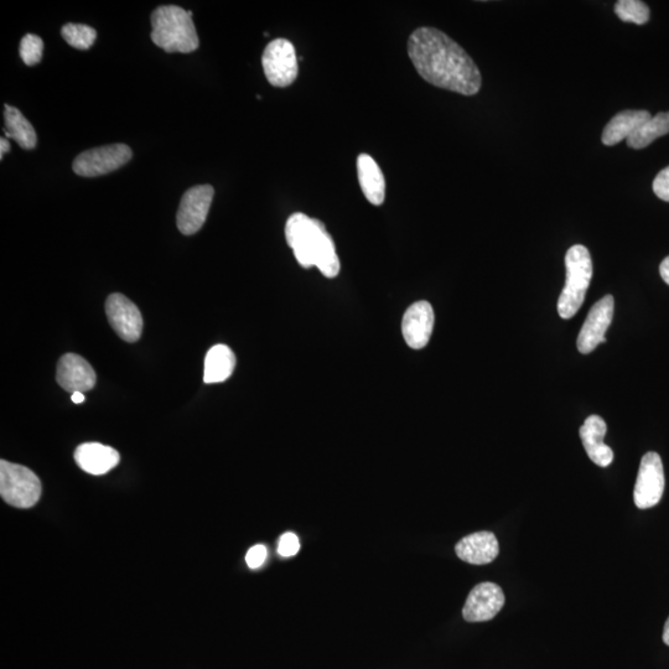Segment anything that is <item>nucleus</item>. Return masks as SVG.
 <instances>
[{
  "label": "nucleus",
  "mask_w": 669,
  "mask_h": 669,
  "mask_svg": "<svg viewBox=\"0 0 669 669\" xmlns=\"http://www.w3.org/2000/svg\"><path fill=\"white\" fill-rule=\"evenodd\" d=\"M357 176L363 195L372 205L381 206L386 200V179L376 160L362 153L357 158Z\"/></svg>",
  "instance_id": "nucleus-18"
},
{
  "label": "nucleus",
  "mask_w": 669,
  "mask_h": 669,
  "mask_svg": "<svg viewBox=\"0 0 669 669\" xmlns=\"http://www.w3.org/2000/svg\"><path fill=\"white\" fill-rule=\"evenodd\" d=\"M41 491L39 477L25 466L0 461V495L8 505L30 508L38 503Z\"/></svg>",
  "instance_id": "nucleus-5"
},
{
  "label": "nucleus",
  "mask_w": 669,
  "mask_h": 669,
  "mask_svg": "<svg viewBox=\"0 0 669 669\" xmlns=\"http://www.w3.org/2000/svg\"><path fill=\"white\" fill-rule=\"evenodd\" d=\"M61 35L67 44L79 50L90 49L97 39V31L84 24H66Z\"/></svg>",
  "instance_id": "nucleus-23"
},
{
  "label": "nucleus",
  "mask_w": 669,
  "mask_h": 669,
  "mask_svg": "<svg viewBox=\"0 0 669 669\" xmlns=\"http://www.w3.org/2000/svg\"><path fill=\"white\" fill-rule=\"evenodd\" d=\"M506 598L495 583H481L470 591L463 609V616L469 622L490 621L505 606Z\"/></svg>",
  "instance_id": "nucleus-12"
},
{
  "label": "nucleus",
  "mask_w": 669,
  "mask_h": 669,
  "mask_svg": "<svg viewBox=\"0 0 669 669\" xmlns=\"http://www.w3.org/2000/svg\"><path fill=\"white\" fill-rule=\"evenodd\" d=\"M152 40L167 53L189 54L199 48L193 17L178 5H163L152 14Z\"/></svg>",
  "instance_id": "nucleus-3"
},
{
  "label": "nucleus",
  "mask_w": 669,
  "mask_h": 669,
  "mask_svg": "<svg viewBox=\"0 0 669 669\" xmlns=\"http://www.w3.org/2000/svg\"><path fill=\"white\" fill-rule=\"evenodd\" d=\"M133 157L131 148L126 144H111L81 153L75 159L72 169L84 178H96L124 167Z\"/></svg>",
  "instance_id": "nucleus-7"
},
{
  "label": "nucleus",
  "mask_w": 669,
  "mask_h": 669,
  "mask_svg": "<svg viewBox=\"0 0 669 669\" xmlns=\"http://www.w3.org/2000/svg\"><path fill=\"white\" fill-rule=\"evenodd\" d=\"M214 195L215 190L211 185H199L186 191L176 216V223L183 235H195L201 230L209 215Z\"/></svg>",
  "instance_id": "nucleus-9"
},
{
  "label": "nucleus",
  "mask_w": 669,
  "mask_h": 669,
  "mask_svg": "<svg viewBox=\"0 0 669 669\" xmlns=\"http://www.w3.org/2000/svg\"><path fill=\"white\" fill-rule=\"evenodd\" d=\"M56 380L65 391L85 393L96 386V372L84 357L66 354L57 363Z\"/></svg>",
  "instance_id": "nucleus-13"
},
{
  "label": "nucleus",
  "mask_w": 669,
  "mask_h": 669,
  "mask_svg": "<svg viewBox=\"0 0 669 669\" xmlns=\"http://www.w3.org/2000/svg\"><path fill=\"white\" fill-rule=\"evenodd\" d=\"M5 137L12 138L23 149H34L36 147V133L31 123L18 108L5 105Z\"/></svg>",
  "instance_id": "nucleus-21"
},
{
  "label": "nucleus",
  "mask_w": 669,
  "mask_h": 669,
  "mask_svg": "<svg viewBox=\"0 0 669 669\" xmlns=\"http://www.w3.org/2000/svg\"><path fill=\"white\" fill-rule=\"evenodd\" d=\"M567 280L558 300L560 318L570 319L578 313L585 300L586 292L593 278V261L588 248L575 245L565 256Z\"/></svg>",
  "instance_id": "nucleus-4"
},
{
  "label": "nucleus",
  "mask_w": 669,
  "mask_h": 669,
  "mask_svg": "<svg viewBox=\"0 0 669 669\" xmlns=\"http://www.w3.org/2000/svg\"><path fill=\"white\" fill-rule=\"evenodd\" d=\"M608 432L605 420L599 416H590L580 428V438L586 453L594 464L600 468H608L614 461V451L604 443Z\"/></svg>",
  "instance_id": "nucleus-16"
},
{
  "label": "nucleus",
  "mask_w": 669,
  "mask_h": 669,
  "mask_svg": "<svg viewBox=\"0 0 669 669\" xmlns=\"http://www.w3.org/2000/svg\"><path fill=\"white\" fill-rule=\"evenodd\" d=\"M236 367V356L230 347L216 345L207 352L204 368V382L207 385L221 383L231 377Z\"/></svg>",
  "instance_id": "nucleus-20"
},
{
  "label": "nucleus",
  "mask_w": 669,
  "mask_h": 669,
  "mask_svg": "<svg viewBox=\"0 0 669 669\" xmlns=\"http://www.w3.org/2000/svg\"><path fill=\"white\" fill-rule=\"evenodd\" d=\"M10 150V143L7 138L0 139V158H4V154H7Z\"/></svg>",
  "instance_id": "nucleus-30"
},
{
  "label": "nucleus",
  "mask_w": 669,
  "mask_h": 669,
  "mask_svg": "<svg viewBox=\"0 0 669 669\" xmlns=\"http://www.w3.org/2000/svg\"><path fill=\"white\" fill-rule=\"evenodd\" d=\"M408 55L423 80L464 96L482 86L479 67L458 43L435 28L423 27L409 36Z\"/></svg>",
  "instance_id": "nucleus-1"
},
{
  "label": "nucleus",
  "mask_w": 669,
  "mask_h": 669,
  "mask_svg": "<svg viewBox=\"0 0 669 669\" xmlns=\"http://www.w3.org/2000/svg\"><path fill=\"white\" fill-rule=\"evenodd\" d=\"M20 57L25 62V65H38L43 59L44 43L38 35L27 34L20 43Z\"/></svg>",
  "instance_id": "nucleus-25"
},
{
  "label": "nucleus",
  "mask_w": 669,
  "mask_h": 669,
  "mask_svg": "<svg viewBox=\"0 0 669 669\" xmlns=\"http://www.w3.org/2000/svg\"><path fill=\"white\" fill-rule=\"evenodd\" d=\"M285 238L303 268L316 267L326 278L340 273V259L335 242L323 222L297 212L285 225Z\"/></svg>",
  "instance_id": "nucleus-2"
},
{
  "label": "nucleus",
  "mask_w": 669,
  "mask_h": 669,
  "mask_svg": "<svg viewBox=\"0 0 669 669\" xmlns=\"http://www.w3.org/2000/svg\"><path fill=\"white\" fill-rule=\"evenodd\" d=\"M456 556L463 562L485 565L494 562L499 556L500 544L492 532H476L464 537L456 544Z\"/></svg>",
  "instance_id": "nucleus-15"
},
{
  "label": "nucleus",
  "mask_w": 669,
  "mask_h": 669,
  "mask_svg": "<svg viewBox=\"0 0 669 669\" xmlns=\"http://www.w3.org/2000/svg\"><path fill=\"white\" fill-rule=\"evenodd\" d=\"M615 13L622 22L643 25L650 20V8L640 0H619L615 4Z\"/></svg>",
  "instance_id": "nucleus-24"
},
{
  "label": "nucleus",
  "mask_w": 669,
  "mask_h": 669,
  "mask_svg": "<svg viewBox=\"0 0 669 669\" xmlns=\"http://www.w3.org/2000/svg\"><path fill=\"white\" fill-rule=\"evenodd\" d=\"M614 309L613 295H606L590 309L577 340L580 354L588 355L600 344L606 342L605 334L613 321Z\"/></svg>",
  "instance_id": "nucleus-10"
},
{
  "label": "nucleus",
  "mask_w": 669,
  "mask_h": 669,
  "mask_svg": "<svg viewBox=\"0 0 669 669\" xmlns=\"http://www.w3.org/2000/svg\"><path fill=\"white\" fill-rule=\"evenodd\" d=\"M434 321V310L428 302H417L408 308L402 320V333L411 349L420 350L428 345Z\"/></svg>",
  "instance_id": "nucleus-14"
},
{
  "label": "nucleus",
  "mask_w": 669,
  "mask_h": 669,
  "mask_svg": "<svg viewBox=\"0 0 669 669\" xmlns=\"http://www.w3.org/2000/svg\"><path fill=\"white\" fill-rule=\"evenodd\" d=\"M71 399H72V402H74L75 404H81V403L85 402L86 398L84 396V393L76 392V393H72Z\"/></svg>",
  "instance_id": "nucleus-31"
},
{
  "label": "nucleus",
  "mask_w": 669,
  "mask_h": 669,
  "mask_svg": "<svg viewBox=\"0 0 669 669\" xmlns=\"http://www.w3.org/2000/svg\"><path fill=\"white\" fill-rule=\"evenodd\" d=\"M651 117V113L648 111L627 110L617 113L606 124L601 140L608 147H614V145L619 144L622 140L629 139Z\"/></svg>",
  "instance_id": "nucleus-19"
},
{
  "label": "nucleus",
  "mask_w": 669,
  "mask_h": 669,
  "mask_svg": "<svg viewBox=\"0 0 669 669\" xmlns=\"http://www.w3.org/2000/svg\"><path fill=\"white\" fill-rule=\"evenodd\" d=\"M653 191L661 200L669 202V167L663 169L660 174L656 176L652 185Z\"/></svg>",
  "instance_id": "nucleus-27"
},
{
  "label": "nucleus",
  "mask_w": 669,
  "mask_h": 669,
  "mask_svg": "<svg viewBox=\"0 0 669 669\" xmlns=\"http://www.w3.org/2000/svg\"><path fill=\"white\" fill-rule=\"evenodd\" d=\"M108 321L121 339L136 342L142 336L143 318L136 304L122 294H112L106 302Z\"/></svg>",
  "instance_id": "nucleus-11"
},
{
  "label": "nucleus",
  "mask_w": 669,
  "mask_h": 669,
  "mask_svg": "<svg viewBox=\"0 0 669 669\" xmlns=\"http://www.w3.org/2000/svg\"><path fill=\"white\" fill-rule=\"evenodd\" d=\"M262 65L269 84L274 87H288L297 80V51L287 39H276L267 45L262 56Z\"/></svg>",
  "instance_id": "nucleus-6"
},
{
  "label": "nucleus",
  "mask_w": 669,
  "mask_h": 669,
  "mask_svg": "<svg viewBox=\"0 0 669 669\" xmlns=\"http://www.w3.org/2000/svg\"><path fill=\"white\" fill-rule=\"evenodd\" d=\"M668 133L669 112H662L643 123L626 142L630 148L643 149L655 142L656 139L667 136Z\"/></svg>",
  "instance_id": "nucleus-22"
},
{
  "label": "nucleus",
  "mask_w": 669,
  "mask_h": 669,
  "mask_svg": "<svg viewBox=\"0 0 669 669\" xmlns=\"http://www.w3.org/2000/svg\"><path fill=\"white\" fill-rule=\"evenodd\" d=\"M662 639L663 642H665L666 645L669 646V617L668 620L666 621L665 629H663Z\"/></svg>",
  "instance_id": "nucleus-32"
},
{
  "label": "nucleus",
  "mask_w": 669,
  "mask_h": 669,
  "mask_svg": "<svg viewBox=\"0 0 669 669\" xmlns=\"http://www.w3.org/2000/svg\"><path fill=\"white\" fill-rule=\"evenodd\" d=\"M266 559L267 548L264 547L263 544H258V546L252 547L246 556L247 565L251 569L262 567L263 563L266 562Z\"/></svg>",
  "instance_id": "nucleus-28"
},
{
  "label": "nucleus",
  "mask_w": 669,
  "mask_h": 669,
  "mask_svg": "<svg viewBox=\"0 0 669 669\" xmlns=\"http://www.w3.org/2000/svg\"><path fill=\"white\" fill-rule=\"evenodd\" d=\"M660 273L662 279L669 285V256L661 263Z\"/></svg>",
  "instance_id": "nucleus-29"
},
{
  "label": "nucleus",
  "mask_w": 669,
  "mask_h": 669,
  "mask_svg": "<svg viewBox=\"0 0 669 669\" xmlns=\"http://www.w3.org/2000/svg\"><path fill=\"white\" fill-rule=\"evenodd\" d=\"M665 484V470L661 456L651 451L641 460L634 490L635 505L640 510L658 505L665 492Z\"/></svg>",
  "instance_id": "nucleus-8"
},
{
  "label": "nucleus",
  "mask_w": 669,
  "mask_h": 669,
  "mask_svg": "<svg viewBox=\"0 0 669 669\" xmlns=\"http://www.w3.org/2000/svg\"><path fill=\"white\" fill-rule=\"evenodd\" d=\"M76 464L91 475H105L119 463L121 456L111 446L100 443H85L75 451Z\"/></svg>",
  "instance_id": "nucleus-17"
},
{
  "label": "nucleus",
  "mask_w": 669,
  "mask_h": 669,
  "mask_svg": "<svg viewBox=\"0 0 669 669\" xmlns=\"http://www.w3.org/2000/svg\"><path fill=\"white\" fill-rule=\"evenodd\" d=\"M300 542L297 534L292 532L284 533L279 539L278 553L282 557H293L299 552Z\"/></svg>",
  "instance_id": "nucleus-26"
}]
</instances>
